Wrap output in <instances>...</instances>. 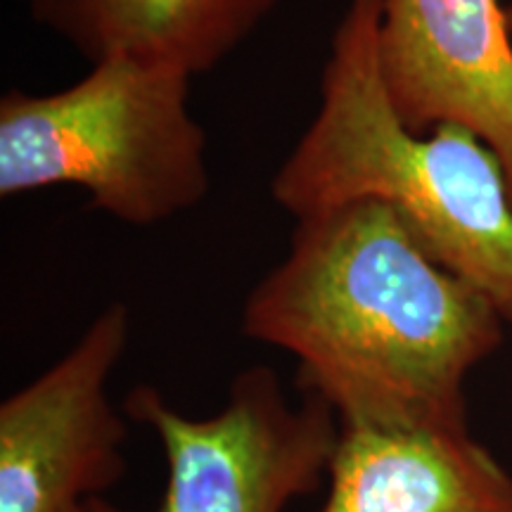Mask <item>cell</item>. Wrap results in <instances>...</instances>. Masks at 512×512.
Masks as SVG:
<instances>
[{
  "label": "cell",
  "mask_w": 512,
  "mask_h": 512,
  "mask_svg": "<svg viewBox=\"0 0 512 512\" xmlns=\"http://www.w3.org/2000/svg\"><path fill=\"white\" fill-rule=\"evenodd\" d=\"M505 17H508V27L512 31V3L508 5V8H505Z\"/></svg>",
  "instance_id": "cell-9"
},
{
  "label": "cell",
  "mask_w": 512,
  "mask_h": 512,
  "mask_svg": "<svg viewBox=\"0 0 512 512\" xmlns=\"http://www.w3.org/2000/svg\"><path fill=\"white\" fill-rule=\"evenodd\" d=\"M318 512H512V475L465 432L339 422Z\"/></svg>",
  "instance_id": "cell-7"
},
{
  "label": "cell",
  "mask_w": 512,
  "mask_h": 512,
  "mask_svg": "<svg viewBox=\"0 0 512 512\" xmlns=\"http://www.w3.org/2000/svg\"><path fill=\"white\" fill-rule=\"evenodd\" d=\"M287 0H22L27 15L91 64H169L192 79L216 69Z\"/></svg>",
  "instance_id": "cell-8"
},
{
  "label": "cell",
  "mask_w": 512,
  "mask_h": 512,
  "mask_svg": "<svg viewBox=\"0 0 512 512\" xmlns=\"http://www.w3.org/2000/svg\"><path fill=\"white\" fill-rule=\"evenodd\" d=\"M124 413L164 451L166 486L155 512H285L320 491L339 439L330 403L309 392L292 403L268 366L235 375L226 406L207 418L181 413L152 384L128 392ZM88 512L124 510L102 496Z\"/></svg>",
  "instance_id": "cell-4"
},
{
  "label": "cell",
  "mask_w": 512,
  "mask_h": 512,
  "mask_svg": "<svg viewBox=\"0 0 512 512\" xmlns=\"http://www.w3.org/2000/svg\"><path fill=\"white\" fill-rule=\"evenodd\" d=\"M384 0H349L330 41L316 117L271 181L294 221L356 200L389 204L434 259L512 323V192L475 131L413 133L382 79Z\"/></svg>",
  "instance_id": "cell-2"
},
{
  "label": "cell",
  "mask_w": 512,
  "mask_h": 512,
  "mask_svg": "<svg viewBox=\"0 0 512 512\" xmlns=\"http://www.w3.org/2000/svg\"><path fill=\"white\" fill-rule=\"evenodd\" d=\"M498 0H384L382 79L413 133L475 131L512 192V41Z\"/></svg>",
  "instance_id": "cell-6"
},
{
  "label": "cell",
  "mask_w": 512,
  "mask_h": 512,
  "mask_svg": "<svg viewBox=\"0 0 512 512\" xmlns=\"http://www.w3.org/2000/svg\"><path fill=\"white\" fill-rule=\"evenodd\" d=\"M240 325L297 358L299 389L339 422L430 432L470 430L465 382L505 337L494 302L380 200L297 219Z\"/></svg>",
  "instance_id": "cell-1"
},
{
  "label": "cell",
  "mask_w": 512,
  "mask_h": 512,
  "mask_svg": "<svg viewBox=\"0 0 512 512\" xmlns=\"http://www.w3.org/2000/svg\"><path fill=\"white\" fill-rule=\"evenodd\" d=\"M190 81L169 64L119 55L62 91L12 88L0 100V197L72 185L138 228L200 207L211 176Z\"/></svg>",
  "instance_id": "cell-3"
},
{
  "label": "cell",
  "mask_w": 512,
  "mask_h": 512,
  "mask_svg": "<svg viewBox=\"0 0 512 512\" xmlns=\"http://www.w3.org/2000/svg\"><path fill=\"white\" fill-rule=\"evenodd\" d=\"M131 342V309L112 302L81 337L0 403V512H88L126 477V413L110 380Z\"/></svg>",
  "instance_id": "cell-5"
}]
</instances>
